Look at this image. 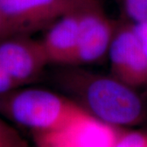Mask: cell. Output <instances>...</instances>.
<instances>
[{
	"label": "cell",
	"instance_id": "cell-15",
	"mask_svg": "<svg viewBox=\"0 0 147 147\" xmlns=\"http://www.w3.org/2000/svg\"><path fill=\"white\" fill-rule=\"evenodd\" d=\"M8 35H11L10 30H9L8 27L7 26L5 21H4L3 17L1 14V12H0V38L8 36Z\"/></svg>",
	"mask_w": 147,
	"mask_h": 147
},
{
	"label": "cell",
	"instance_id": "cell-1",
	"mask_svg": "<svg viewBox=\"0 0 147 147\" xmlns=\"http://www.w3.org/2000/svg\"><path fill=\"white\" fill-rule=\"evenodd\" d=\"M53 82L79 107L106 123L123 127L145 120L146 106L136 89L111 74L66 65L54 73Z\"/></svg>",
	"mask_w": 147,
	"mask_h": 147
},
{
	"label": "cell",
	"instance_id": "cell-4",
	"mask_svg": "<svg viewBox=\"0 0 147 147\" xmlns=\"http://www.w3.org/2000/svg\"><path fill=\"white\" fill-rule=\"evenodd\" d=\"M79 38L74 65L101 62L106 57L118 22L112 21L97 0H87L78 9Z\"/></svg>",
	"mask_w": 147,
	"mask_h": 147
},
{
	"label": "cell",
	"instance_id": "cell-10",
	"mask_svg": "<svg viewBox=\"0 0 147 147\" xmlns=\"http://www.w3.org/2000/svg\"><path fill=\"white\" fill-rule=\"evenodd\" d=\"M122 7L130 23L147 21V0H122Z\"/></svg>",
	"mask_w": 147,
	"mask_h": 147
},
{
	"label": "cell",
	"instance_id": "cell-9",
	"mask_svg": "<svg viewBox=\"0 0 147 147\" xmlns=\"http://www.w3.org/2000/svg\"><path fill=\"white\" fill-rule=\"evenodd\" d=\"M0 147H29L25 138L0 115Z\"/></svg>",
	"mask_w": 147,
	"mask_h": 147
},
{
	"label": "cell",
	"instance_id": "cell-3",
	"mask_svg": "<svg viewBox=\"0 0 147 147\" xmlns=\"http://www.w3.org/2000/svg\"><path fill=\"white\" fill-rule=\"evenodd\" d=\"M87 0H0V12L11 35L47 29L65 14L77 10Z\"/></svg>",
	"mask_w": 147,
	"mask_h": 147
},
{
	"label": "cell",
	"instance_id": "cell-12",
	"mask_svg": "<svg viewBox=\"0 0 147 147\" xmlns=\"http://www.w3.org/2000/svg\"><path fill=\"white\" fill-rule=\"evenodd\" d=\"M31 135L36 147H65L49 132H37Z\"/></svg>",
	"mask_w": 147,
	"mask_h": 147
},
{
	"label": "cell",
	"instance_id": "cell-14",
	"mask_svg": "<svg viewBox=\"0 0 147 147\" xmlns=\"http://www.w3.org/2000/svg\"><path fill=\"white\" fill-rule=\"evenodd\" d=\"M132 29L142 43L143 51L147 58V21L132 24Z\"/></svg>",
	"mask_w": 147,
	"mask_h": 147
},
{
	"label": "cell",
	"instance_id": "cell-5",
	"mask_svg": "<svg viewBox=\"0 0 147 147\" xmlns=\"http://www.w3.org/2000/svg\"><path fill=\"white\" fill-rule=\"evenodd\" d=\"M108 57L113 77L135 89L147 84V58L131 23H118Z\"/></svg>",
	"mask_w": 147,
	"mask_h": 147
},
{
	"label": "cell",
	"instance_id": "cell-11",
	"mask_svg": "<svg viewBox=\"0 0 147 147\" xmlns=\"http://www.w3.org/2000/svg\"><path fill=\"white\" fill-rule=\"evenodd\" d=\"M114 147H147V131L123 130Z\"/></svg>",
	"mask_w": 147,
	"mask_h": 147
},
{
	"label": "cell",
	"instance_id": "cell-8",
	"mask_svg": "<svg viewBox=\"0 0 147 147\" xmlns=\"http://www.w3.org/2000/svg\"><path fill=\"white\" fill-rule=\"evenodd\" d=\"M78 9L60 17L47 29L41 42L49 64L74 65L79 38Z\"/></svg>",
	"mask_w": 147,
	"mask_h": 147
},
{
	"label": "cell",
	"instance_id": "cell-6",
	"mask_svg": "<svg viewBox=\"0 0 147 147\" xmlns=\"http://www.w3.org/2000/svg\"><path fill=\"white\" fill-rule=\"evenodd\" d=\"M47 64L41 41L25 34L0 38V65L21 87L38 79Z\"/></svg>",
	"mask_w": 147,
	"mask_h": 147
},
{
	"label": "cell",
	"instance_id": "cell-7",
	"mask_svg": "<svg viewBox=\"0 0 147 147\" xmlns=\"http://www.w3.org/2000/svg\"><path fill=\"white\" fill-rule=\"evenodd\" d=\"M123 131L85 111L65 127L49 133L65 147H114Z\"/></svg>",
	"mask_w": 147,
	"mask_h": 147
},
{
	"label": "cell",
	"instance_id": "cell-2",
	"mask_svg": "<svg viewBox=\"0 0 147 147\" xmlns=\"http://www.w3.org/2000/svg\"><path fill=\"white\" fill-rule=\"evenodd\" d=\"M26 87L0 95V115L31 133L58 131L85 112L65 95Z\"/></svg>",
	"mask_w": 147,
	"mask_h": 147
},
{
	"label": "cell",
	"instance_id": "cell-13",
	"mask_svg": "<svg viewBox=\"0 0 147 147\" xmlns=\"http://www.w3.org/2000/svg\"><path fill=\"white\" fill-rule=\"evenodd\" d=\"M21 86L0 65V95L20 88Z\"/></svg>",
	"mask_w": 147,
	"mask_h": 147
}]
</instances>
